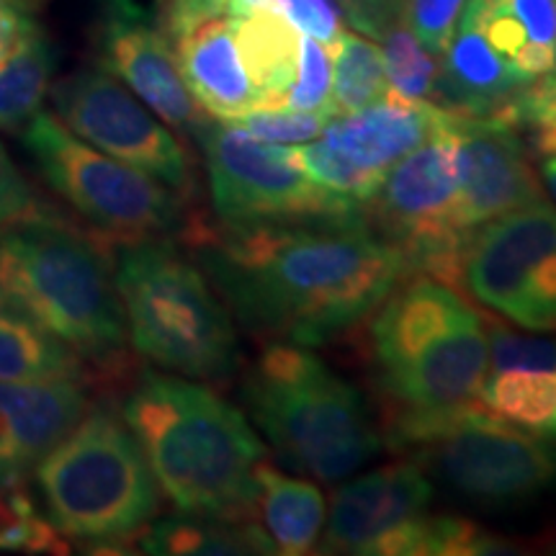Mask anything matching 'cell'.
<instances>
[{
  "mask_svg": "<svg viewBox=\"0 0 556 556\" xmlns=\"http://www.w3.org/2000/svg\"><path fill=\"white\" fill-rule=\"evenodd\" d=\"M199 263L250 332L304 348L343 336L413 274L361 217L222 225Z\"/></svg>",
  "mask_w": 556,
  "mask_h": 556,
  "instance_id": "obj_1",
  "label": "cell"
},
{
  "mask_svg": "<svg viewBox=\"0 0 556 556\" xmlns=\"http://www.w3.org/2000/svg\"><path fill=\"white\" fill-rule=\"evenodd\" d=\"M122 417L180 513L253 520L255 469L266 448L238 407L189 377L144 371Z\"/></svg>",
  "mask_w": 556,
  "mask_h": 556,
  "instance_id": "obj_2",
  "label": "cell"
},
{
  "mask_svg": "<svg viewBox=\"0 0 556 556\" xmlns=\"http://www.w3.org/2000/svg\"><path fill=\"white\" fill-rule=\"evenodd\" d=\"M371 323L387 433L477 405L490 338L486 319L448 283L415 276L394 287Z\"/></svg>",
  "mask_w": 556,
  "mask_h": 556,
  "instance_id": "obj_3",
  "label": "cell"
},
{
  "mask_svg": "<svg viewBox=\"0 0 556 556\" xmlns=\"http://www.w3.org/2000/svg\"><path fill=\"white\" fill-rule=\"evenodd\" d=\"M0 299L99 364L129 340L111 258L60 212L0 222Z\"/></svg>",
  "mask_w": 556,
  "mask_h": 556,
  "instance_id": "obj_4",
  "label": "cell"
},
{
  "mask_svg": "<svg viewBox=\"0 0 556 556\" xmlns=\"http://www.w3.org/2000/svg\"><path fill=\"white\" fill-rule=\"evenodd\" d=\"M242 397L287 467L317 482H343L379 456L381 435L358 389L304 345H268Z\"/></svg>",
  "mask_w": 556,
  "mask_h": 556,
  "instance_id": "obj_5",
  "label": "cell"
},
{
  "mask_svg": "<svg viewBox=\"0 0 556 556\" xmlns=\"http://www.w3.org/2000/svg\"><path fill=\"white\" fill-rule=\"evenodd\" d=\"M111 268L139 356L178 377H232L240 364L232 317L197 263L165 238H144L122 240Z\"/></svg>",
  "mask_w": 556,
  "mask_h": 556,
  "instance_id": "obj_6",
  "label": "cell"
},
{
  "mask_svg": "<svg viewBox=\"0 0 556 556\" xmlns=\"http://www.w3.org/2000/svg\"><path fill=\"white\" fill-rule=\"evenodd\" d=\"M41 516L62 539L106 546L139 536L157 516L160 486L124 417L88 407L34 469Z\"/></svg>",
  "mask_w": 556,
  "mask_h": 556,
  "instance_id": "obj_7",
  "label": "cell"
},
{
  "mask_svg": "<svg viewBox=\"0 0 556 556\" xmlns=\"http://www.w3.org/2000/svg\"><path fill=\"white\" fill-rule=\"evenodd\" d=\"M458 495L486 505L523 503L556 484V438L528 433L479 405L415 422L389 435Z\"/></svg>",
  "mask_w": 556,
  "mask_h": 556,
  "instance_id": "obj_8",
  "label": "cell"
},
{
  "mask_svg": "<svg viewBox=\"0 0 556 556\" xmlns=\"http://www.w3.org/2000/svg\"><path fill=\"white\" fill-rule=\"evenodd\" d=\"M21 131L45 184L101 232L119 240L165 238L184 222L178 193L96 150L50 111H39Z\"/></svg>",
  "mask_w": 556,
  "mask_h": 556,
  "instance_id": "obj_9",
  "label": "cell"
},
{
  "mask_svg": "<svg viewBox=\"0 0 556 556\" xmlns=\"http://www.w3.org/2000/svg\"><path fill=\"white\" fill-rule=\"evenodd\" d=\"M193 137L204 150L212 204L225 227L361 217L358 204L307 176L294 148L263 142L219 119H204Z\"/></svg>",
  "mask_w": 556,
  "mask_h": 556,
  "instance_id": "obj_10",
  "label": "cell"
},
{
  "mask_svg": "<svg viewBox=\"0 0 556 556\" xmlns=\"http://www.w3.org/2000/svg\"><path fill=\"white\" fill-rule=\"evenodd\" d=\"M371 201L387 240L400 248L409 270L456 289L475 232L458 214L456 135L446 109L435 129L389 168Z\"/></svg>",
  "mask_w": 556,
  "mask_h": 556,
  "instance_id": "obj_11",
  "label": "cell"
},
{
  "mask_svg": "<svg viewBox=\"0 0 556 556\" xmlns=\"http://www.w3.org/2000/svg\"><path fill=\"white\" fill-rule=\"evenodd\" d=\"M462 281L520 328L556 330V206L544 199L475 229Z\"/></svg>",
  "mask_w": 556,
  "mask_h": 556,
  "instance_id": "obj_12",
  "label": "cell"
},
{
  "mask_svg": "<svg viewBox=\"0 0 556 556\" xmlns=\"http://www.w3.org/2000/svg\"><path fill=\"white\" fill-rule=\"evenodd\" d=\"M58 119L96 150L148 173L178 197L193 186L189 155L165 122L103 67H83L50 88Z\"/></svg>",
  "mask_w": 556,
  "mask_h": 556,
  "instance_id": "obj_13",
  "label": "cell"
},
{
  "mask_svg": "<svg viewBox=\"0 0 556 556\" xmlns=\"http://www.w3.org/2000/svg\"><path fill=\"white\" fill-rule=\"evenodd\" d=\"M433 484L417 464H389L332 495L323 552L358 556H422Z\"/></svg>",
  "mask_w": 556,
  "mask_h": 556,
  "instance_id": "obj_14",
  "label": "cell"
},
{
  "mask_svg": "<svg viewBox=\"0 0 556 556\" xmlns=\"http://www.w3.org/2000/svg\"><path fill=\"white\" fill-rule=\"evenodd\" d=\"M93 41L101 67L170 127L197 131L204 111L180 75L170 34L137 0H96Z\"/></svg>",
  "mask_w": 556,
  "mask_h": 556,
  "instance_id": "obj_15",
  "label": "cell"
},
{
  "mask_svg": "<svg viewBox=\"0 0 556 556\" xmlns=\"http://www.w3.org/2000/svg\"><path fill=\"white\" fill-rule=\"evenodd\" d=\"M451 127L456 135L458 214L469 232L544 201L516 124L500 116L451 114Z\"/></svg>",
  "mask_w": 556,
  "mask_h": 556,
  "instance_id": "obj_16",
  "label": "cell"
},
{
  "mask_svg": "<svg viewBox=\"0 0 556 556\" xmlns=\"http://www.w3.org/2000/svg\"><path fill=\"white\" fill-rule=\"evenodd\" d=\"M490 364L477 405L528 433L556 438V340L486 319Z\"/></svg>",
  "mask_w": 556,
  "mask_h": 556,
  "instance_id": "obj_17",
  "label": "cell"
},
{
  "mask_svg": "<svg viewBox=\"0 0 556 556\" xmlns=\"http://www.w3.org/2000/svg\"><path fill=\"white\" fill-rule=\"evenodd\" d=\"M88 407L86 379L0 381V492L24 484Z\"/></svg>",
  "mask_w": 556,
  "mask_h": 556,
  "instance_id": "obj_18",
  "label": "cell"
},
{
  "mask_svg": "<svg viewBox=\"0 0 556 556\" xmlns=\"http://www.w3.org/2000/svg\"><path fill=\"white\" fill-rule=\"evenodd\" d=\"M438 119L441 106L430 101H407L389 90L374 106L330 119L317 139L381 189L389 168L415 150L435 129Z\"/></svg>",
  "mask_w": 556,
  "mask_h": 556,
  "instance_id": "obj_19",
  "label": "cell"
},
{
  "mask_svg": "<svg viewBox=\"0 0 556 556\" xmlns=\"http://www.w3.org/2000/svg\"><path fill=\"white\" fill-rule=\"evenodd\" d=\"M186 88L212 119L238 122L261 109V96L242 62L232 18L217 16L176 39Z\"/></svg>",
  "mask_w": 556,
  "mask_h": 556,
  "instance_id": "obj_20",
  "label": "cell"
},
{
  "mask_svg": "<svg viewBox=\"0 0 556 556\" xmlns=\"http://www.w3.org/2000/svg\"><path fill=\"white\" fill-rule=\"evenodd\" d=\"M462 16L528 80L556 70V0H467Z\"/></svg>",
  "mask_w": 556,
  "mask_h": 556,
  "instance_id": "obj_21",
  "label": "cell"
},
{
  "mask_svg": "<svg viewBox=\"0 0 556 556\" xmlns=\"http://www.w3.org/2000/svg\"><path fill=\"white\" fill-rule=\"evenodd\" d=\"M325 516V497L315 484L283 475L266 462L258 464L250 518L274 541L276 554L302 556L315 552Z\"/></svg>",
  "mask_w": 556,
  "mask_h": 556,
  "instance_id": "obj_22",
  "label": "cell"
},
{
  "mask_svg": "<svg viewBox=\"0 0 556 556\" xmlns=\"http://www.w3.org/2000/svg\"><path fill=\"white\" fill-rule=\"evenodd\" d=\"M232 18L242 62L261 96V109L283 106L287 90L294 83L304 34L278 13L261 11Z\"/></svg>",
  "mask_w": 556,
  "mask_h": 556,
  "instance_id": "obj_23",
  "label": "cell"
},
{
  "mask_svg": "<svg viewBox=\"0 0 556 556\" xmlns=\"http://www.w3.org/2000/svg\"><path fill=\"white\" fill-rule=\"evenodd\" d=\"M139 546L144 554L176 556H245L276 554L274 541L255 520L193 516L180 513L139 533Z\"/></svg>",
  "mask_w": 556,
  "mask_h": 556,
  "instance_id": "obj_24",
  "label": "cell"
},
{
  "mask_svg": "<svg viewBox=\"0 0 556 556\" xmlns=\"http://www.w3.org/2000/svg\"><path fill=\"white\" fill-rule=\"evenodd\" d=\"M86 379V358L0 299V381Z\"/></svg>",
  "mask_w": 556,
  "mask_h": 556,
  "instance_id": "obj_25",
  "label": "cell"
},
{
  "mask_svg": "<svg viewBox=\"0 0 556 556\" xmlns=\"http://www.w3.org/2000/svg\"><path fill=\"white\" fill-rule=\"evenodd\" d=\"M58 70V52L37 24L0 60V131H18L41 111Z\"/></svg>",
  "mask_w": 556,
  "mask_h": 556,
  "instance_id": "obj_26",
  "label": "cell"
},
{
  "mask_svg": "<svg viewBox=\"0 0 556 556\" xmlns=\"http://www.w3.org/2000/svg\"><path fill=\"white\" fill-rule=\"evenodd\" d=\"M332 65V106L336 116L358 114L389 93L384 58L377 45L361 34L343 31L328 47Z\"/></svg>",
  "mask_w": 556,
  "mask_h": 556,
  "instance_id": "obj_27",
  "label": "cell"
},
{
  "mask_svg": "<svg viewBox=\"0 0 556 556\" xmlns=\"http://www.w3.org/2000/svg\"><path fill=\"white\" fill-rule=\"evenodd\" d=\"M377 39L381 41L379 50L384 58L389 90L407 101L433 99L441 58L422 45L405 18L392 21Z\"/></svg>",
  "mask_w": 556,
  "mask_h": 556,
  "instance_id": "obj_28",
  "label": "cell"
},
{
  "mask_svg": "<svg viewBox=\"0 0 556 556\" xmlns=\"http://www.w3.org/2000/svg\"><path fill=\"white\" fill-rule=\"evenodd\" d=\"M0 552L24 554H60L65 539L50 526L24 492H0Z\"/></svg>",
  "mask_w": 556,
  "mask_h": 556,
  "instance_id": "obj_29",
  "label": "cell"
},
{
  "mask_svg": "<svg viewBox=\"0 0 556 556\" xmlns=\"http://www.w3.org/2000/svg\"><path fill=\"white\" fill-rule=\"evenodd\" d=\"M270 11L296 26L307 37L323 41L325 47L336 45L343 34L340 11L332 0H227V16H250V13Z\"/></svg>",
  "mask_w": 556,
  "mask_h": 556,
  "instance_id": "obj_30",
  "label": "cell"
},
{
  "mask_svg": "<svg viewBox=\"0 0 556 556\" xmlns=\"http://www.w3.org/2000/svg\"><path fill=\"white\" fill-rule=\"evenodd\" d=\"M283 106L294 111H309V114L336 116L332 106V65L330 52L323 41L304 34L302 52H299V67L287 90Z\"/></svg>",
  "mask_w": 556,
  "mask_h": 556,
  "instance_id": "obj_31",
  "label": "cell"
},
{
  "mask_svg": "<svg viewBox=\"0 0 556 556\" xmlns=\"http://www.w3.org/2000/svg\"><path fill=\"white\" fill-rule=\"evenodd\" d=\"M330 119L336 116L325 114H309V111H294L287 106L278 109H258L250 111L242 119L232 122L248 135L263 139V142L274 144H307L323 135Z\"/></svg>",
  "mask_w": 556,
  "mask_h": 556,
  "instance_id": "obj_32",
  "label": "cell"
},
{
  "mask_svg": "<svg viewBox=\"0 0 556 556\" xmlns=\"http://www.w3.org/2000/svg\"><path fill=\"white\" fill-rule=\"evenodd\" d=\"M467 0H402V18L430 52L441 58Z\"/></svg>",
  "mask_w": 556,
  "mask_h": 556,
  "instance_id": "obj_33",
  "label": "cell"
},
{
  "mask_svg": "<svg viewBox=\"0 0 556 556\" xmlns=\"http://www.w3.org/2000/svg\"><path fill=\"white\" fill-rule=\"evenodd\" d=\"M54 208L39 199L34 186L21 176L9 150L0 144V222H18L31 217H45Z\"/></svg>",
  "mask_w": 556,
  "mask_h": 556,
  "instance_id": "obj_34",
  "label": "cell"
},
{
  "mask_svg": "<svg viewBox=\"0 0 556 556\" xmlns=\"http://www.w3.org/2000/svg\"><path fill=\"white\" fill-rule=\"evenodd\" d=\"M353 29L377 39L392 21L402 18V0H338Z\"/></svg>",
  "mask_w": 556,
  "mask_h": 556,
  "instance_id": "obj_35",
  "label": "cell"
},
{
  "mask_svg": "<svg viewBox=\"0 0 556 556\" xmlns=\"http://www.w3.org/2000/svg\"><path fill=\"white\" fill-rule=\"evenodd\" d=\"M227 0H168L165 11V31L173 39L186 37V34L206 24V21L225 16Z\"/></svg>",
  "mask_w": 556,
  "mask_h": 556,
  "instance_id": "obj_36",
  "label": "cell"
},
{
  "mask_svg": "<svg viewBox=\"0 0 556 556\" xmlns=\"http://www.w3.org/2000/svg\"><path fill=\"white\" fill-rule=\"evenodd\" d=\"M34 9L37 5H11L0 11V60L26 37V31L37 26Z\"/></svg>",
  "mask_w": 556,
  "mask_h": 556,
  "instance_id": "obj_37",
  "label": "cell"
},
{
  "mask_svg": "<svg viewBox=\"0 0 556 556\" xmlns=\"http://www.w3.org/2000/svg\"><path fill=\"white\" fill-rule=\"evenodd\" d=\"M531 88L536 90L539 96H544V99L556 101V73H548V75H544V78L533 80Z\"/></svg>",
  "mask_w": 556,
  "mask_h": 556,
  "instance_id": "obj_38",
  "label": "cell"
},
{
  "mask_svg": "<svg viewBox=\"0 0 556 556\" xmlns=\"http://www.w3.org/2000/svg\"><path fill=\"white\" fill-rule=\"evenodd\" d=\"M541 178H544L548 193H552L556 201V160L554 157L544 160V165H541Z\"/></svg>",
  "mask_w": 556,
  "mask_h": 556,
  "instance_id": "obj_39",
  "label": "cell"
},
{
  "mask_svg": "<svg viewBox=\"0 0 556 556\" xmlns=\"http://www.w3.org/2000/svg\"><path fill=\"white\" fill-rule=\"evenodd\" d=\"M554 73H556V70H554Z\"/></svg>",
  "mask_w": 556,
  "mask_h": 556,
  "instance_id": "obj_40",
  "label": "cell"
}]
</instances>
